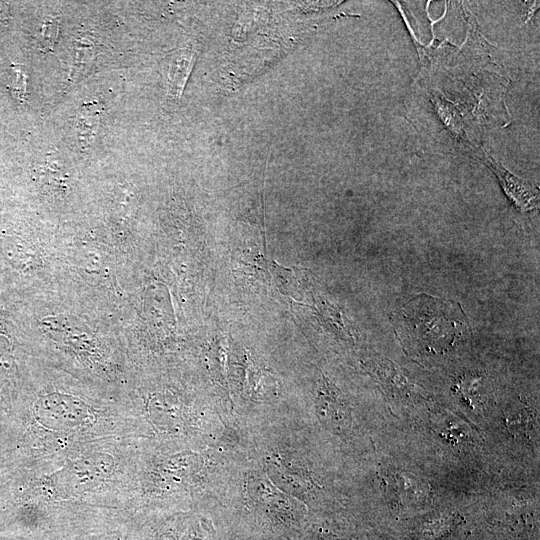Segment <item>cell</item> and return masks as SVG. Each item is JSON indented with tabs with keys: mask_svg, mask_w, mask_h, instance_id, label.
Segmentation results:
<instances>
[{
	"mask_svg": "<svg viewBox=\"0 0 540 540\" xmlns=\"http://www.w3.org/2000/svg\"><path fill=\"white\" fill-rule=\"evenodd\" d=\"M393 319L399 340L416 354L447 351L468 328L459 303L427 294L414 297Z\"/></svg>",
	"mask_w": 540,
	"mask_h": 540,
	"instance_id": "6da1fadb",
	"label": "cell"
},
{
	"mask_svg": "<svg viewBox=\"0 0 540 540\" xmlns=\"http://www.w3.org/2000/svg\"><path fill=\"white\" fill-rule=\"evenodd\" d=\"M32 419L53 431H69L83 425L91 416L89 406L77 396L52 392L40 396L30 408Z\"/></svg>",
	"mask_w": 540,
	"mask_h": 540,
	"instance_id": "7a4b0ae2",
	"label": "cell"
},
{
	"mask_svg": "<svg viewBox=\"0 0 540 540\" xmlns=\"http://www.w3.org/2000/svg\"><path fill=\"white\" fill-rule=\"evenodd\" d=\"M110 454L93 453L70 463L60 472V485L73 492H82L99 484L114 469Z\"/></svg>",
	"mask_w": 540,
	"mask_h": 540,
	"instance_id": "3957f363",
	"label": "cell"
},
{
	"mask_svg": "<svg viewBox=\"0 0 540 540\" xmlns=\"http://www.w3.org/2000/svg\"><path fill=\"white\" fill-rule=\"evenodd\" d=\"M483 153L484 162L497 175L505 193L513 204L521 211H528L535 208L538 202V190L529 182L516 177L506 170L500 163L489 156L485 150H483Z\"/></svg>",
	"mask_w": 540,
	"mask_h": 540,
	"instance_id": "277c9868",
	"label": "cell"
},
{
	"mask_svg": "<svg viewBox=\"0 0 540 540\" xmlns=\"http://www.w3.org/2000/svg\"><path fill=\"white\" fill-rule=\"evenodd\" d=\"M317 412L321 421L337 430L344 429L349 422V412L338 393L325 382L317 397Z\"/></svg>",
	"mask_w": 540,
	"mask_h": 540,
	"instance_id": "5b68a950",
	"label": "cell"
},
{
	"mask_svg": "<svg viewBox=\"0 0 540 540\" xmlns=\"http://www.w3.org/2000/svg\"><path fill=\"white\" fill-rule=\"evenodd\" d=\"M387 488L392 496L404 503L422 502L428 496V486L409 472H396L388 478Z\"/></svg>",
	"mask_w": 540,
	"mask_h": 540,
	"instance_id": "8992f818",
	"label": "cell"
},
{
	"mask_svg": "<svg viewBox=\"0 0 540 540\" xmlns=\"http://www.w3.org/2000/svg\"><path fill=\"white\" fill-rule=\"evenodd\" d=\"M375 371L383 386L395 396H409L411 393L409 382L398 372L393 364L386 359L375 364Z\"/></svg>",
	"mask_w": 540,
	"mask_h": 540,
	"instance_id": "52a82bcc",
	"label": "cell"
},
{
	"mask_svg": "<svg viewBox=\"0 0 540 540\" xmlns=\"http://www.w3.org/2000/svg\"><path fill=\"white\" fill-rule=\"evenodd\" d=\"M484 383L480 376L464 377L458 384L457 390L461 394V397L468 403L471 408H475L477 404L484 399V393L482 392Z\"/></svg>",
	"mask_w": 540,
	"mask_h": 540,
	"instance_id": "ba28073f",
	"label": "cell"
},
{
	"mask_svg": "<svg viewBox=\"0 0 540 540\" xmlns=\"http://www.w3.org/2000/svg\"><path fill=\"white\" fill-rule=\"evenodd\" d=\"M196 465L195 457L189 455H178L170 458L164 465V471L172 477L182 478L190 474L193 466Z\"/></svg>",
	"mask_w": 540,
	"mask_h": 540,
	"instance_id": "9c48e42d",
	"label": "cell"
},
{
	"mask_svg": "<svg viewBox=\"0 0 540 540\" xmlns=\"http://www.w3.org/2000/svg\"><path fill=\"white\" fill-rule=\"evenodd\" d=\"M505 421L511 431L520 434V432L526 433L529 430L531 419L529 413L523 411L522 413H516L511 418H506Z\"/></svg>",
	"mask_w": 540,
	"mask_h": 540,
	"instance_id": "30bf717a",
	"label": "cell"
},
{
	"mask_svg": "<svg viewBox=\"0 0 540 540\" xmlns=\"http://www.w3.org/2000/svg\"><path fill=\"white\" fill-rule=\"evenodd\" d=\"M56 35H57L56 22L53 19L46 20L43 26V38H44L45 43H48V45H51Z\"/></svg>",
	"mask_w": 540,
	"mask_h": 540,
	"instance_id": "8fae6325",
	"label": "cell"
},
{
	"mask_svg": "<svg viewBox=\"0 0 540 540\" xmlns=\"http://www.w3.org/2000/svg\"><path fill=\"white\" fill-rule=\"evenodd\" d=\"M0 540H20L18 537L0 534Z\"/></svg>",
	"mask_w": 540,
	"mask_h": 540,
	"instance_id": "7c38bea8",
	"label": "cell"
}]
</instances>
